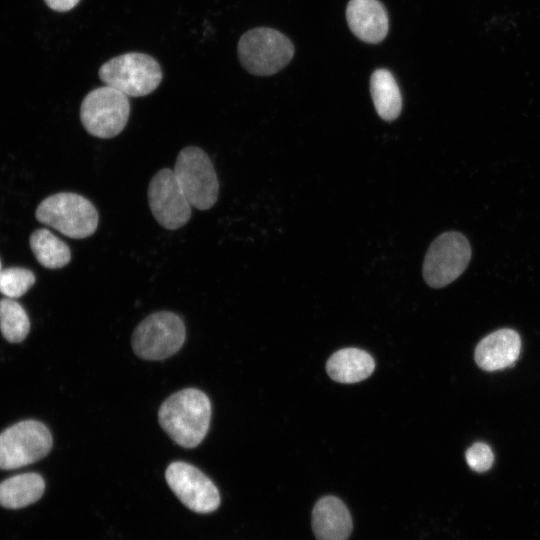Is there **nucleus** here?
Listing matches in <instances>:
<instances>
[{
    "label": "nucleus",
    "instance_id": "1",
    "mask_svg": "<svg viewBox=\"0 0 540 540\" xmlns=\"http://www.w3.org/2000/svg\"><path fill=\"white\" fill-rule=\"evenodd\" d=\"M158 420L175 443L184 448H194L202 442L209 430L210 400L198 389H183L161 404Z\"/></svg>",
    "mask_w": 540,
    "mask_h": 540
},
{
    "label": "nucleus",
    "instance_id": "2",
    "mask_svg": "<svg viewBox=\"0 0 540 540\" xmlns=\"http://www.w3.org/2000/svg\"><path fill=\"white\" fill-rule=\"evenodd\" d=\"M237 53L242 66L249 73L256 76H270L291 61L294 46L281 32L259 27L241 36Z\"/></svg>",
    "mask_w": 540,
    "mask_h": 540
},
{
    "label": "nucleus",
    "instance_id": "3",
    "mask_svg": "<svg viewBox=\"0 0 540 540\" xmlns=\"http://www.w3.org/2000/svg\"><path fill=\"white\" fill-rule=\"evenodd\" d=\"M36 218L73 239L91 236L99 221L98 212L88 199L68 192L44 199L36 210Z\"/></svg>",
    "mask_w": 540,
    "mask_h": 540
},
{
    "label": "nucleus",
    "instance_id": "4",
    "mask_svg": "<svg viewBox=\"0 0 540 540\" xmlns=\"http://www.w3.org/2000/svg\"><path fill=\"white\" fill-rule=\"evenodd\" d=\"M99 77L126 96L140 97L153 92L162 80V70L151 56L130 52L114 57L99 69Z\"/></svg>",
    "mask_w": 540,
    "mask_h": 540
},
{
    "label": "nucleus",
    "instance_id": "5",
    "mask_svg": "<svg viewBox=\"0 0 540 540\" xmlns=\"http://www.w3.org/2000/svg\"><path fill=\"white\" fill-rule=\"evenodd\" d=\"M129 114L128 96L108 85L90 91L80 108L85 130L102 139L118 135L126 126Z\"/></svg>",
    "mask_w": 540,
    "mask_h": 540
},
{
    "label": "nucleus",
    "instance_id": "6",
    "mask_svg": "<svg viewBox=\"0 0 540 540\" xmlns=\"http://www.w3.org/2000/svg\"><path fill=\"white\" fill-rule=\"evenodd\" d=\"M174 174L192 207L210 209L218 199L219 181L209 156L199 147L183 148Z\"/></svg>",
    "mask_w": 540,
    "mask_h": 540
},
{
    "label": "nucleus",
    "instance_id": "7",
    "mask_svg": "<svg viewBox=\"0 0 540 540\" xmlns=\"http://www.w3.org/2000/svg\"><path fill=\"white\" fill-rule=\"evenodd\" d=\"M185 325L175 313L160 311L146 317L132 335L135 354L145 360H163L180 350Z\"/></svg>",
    "mask_w": 540,
    "mask_h": 540
},
{
    "label": "nucleus",
    "instance_id": "8",
    "mask_svg": "<svg viewBox=\"0 0 540 540\" xmlns=\"http://www.w3.org/2000/svg\"><path fill=\"white\" fill-rule=\"evenodd\" d=\"M52 443L51 433L43 423L18 422L0 433V469H17L44 458Z\"/></svg>",
    "mask_w": 540,
    "mask_h": 540
},
{
    "label": "nucleus",
    "instance_id": "9",
    "mask_svg": "<svg viewBox=\"0 0 540 540\" xmlns=\"http://www.w3.org/2000/svg\"><path fill=\"white\" fill-rule=\"evenodd\" d=\"M471 248L467 238L455 231L439 235L430 245L423 263L425 282L433 288L456 280L467 268Z\"/></svg>",
    "mask_w": 540,
    "mask_h": 540
},
{
    "label": "nucleus",
    "instance_id": "10",
    "mask_svg": "<svg viewBox=\"0 0 540 540\" xmlns=\"http://www.w3.org/2000/svg\"><path fill=\"white\" fill-rule=\"evenodd\" d=\"M165 478L171 491L190 510L206 514L220 505V494L210 478L193 465L176 461L166 469Z\"/></svg>",
    "mask_w": 540,
    "mask_h": 540
},
{
    "label": "nucleus",
    "instance_id": "11",
    "mask_svg": "<svg viewBox=\"0 0 540 540\" xmlns=\"http://www.w3.org/2000/svg\"><path fill=\"white\" fill-rule=\"evenodd\" d=\"M147 195L151 212L162 227L175 230L189 221L192 206L173 170L158 171L149 183Z\"/></svg>",
    "mask_w": 540,
    "mask_h": 540
},
{
    "label": "nucleus",
    "instance_id": "12",
    "mask_svg": "<svg viewBox=\"0 0 540 540\" xmlns=\"http://www.w3.org/2000/svg\"><path fill=\"white\" fill-rule=\"evenodd\" d=\"M311 527L316 540H348L353 531V520L340 498L326 495L313 506Z\"/></svg>",
    "mask_w": 540,
    "mask_h": 540
},
{
    "label": "nucleus",
    "instance_id": "13",
    "mask_svg": "<svg viewBox=\"0 0 540 540\" xmlns=\"http://www.w3.org/2000/svg\"><path fill=\"white\" fill-rule=\"evenodd\" d=\"M346 19L352 33L366 43L376 44L387 36L388 14L378 0H350Z\"/></svg>",
    "mask_w": 540,
    "mask_h": 540
},
{
    "label": "nucleus",
    "instance_id": "14",
    "mask_svg": "<svg viewBox=\"0 0 540 540\" xmlns=\"http://www.w3.org/2000/svg\"><path fill=\"white\" fill-rule=\"evenodd\" d=\"M521 339L512 329L504 328L485 336L476 346V364L485 371L513 366L519 357Z\"/></svg>",
    "mask_w": 540,
    "mask_h": 540
},
{
    "label": "nucleus",
    "instance_id": "15",
    "mask_svg": "<svg viewBox=\"0 0 540 540\" xmlns=\"http://www.w3.org/2000/svg\"><path fill=\"white\" fill-rule=\"evenodd\" d=\"M375 368L372 356L358 348L338 350L328 359L326 370L330 378L340 383H356L368 378Z\"/></svg>",
    "mask_w": 540,
    "mask_h": 540
},
{
    "label": "nucleus",
    "instance_id": "16",
    "mask_svg": "<svg viewBox=\"0 0 540 540\" xmlns=\"http://www.w3.org/2000/svg\"><path fill=\"white\" fill-rule=\"evenodd\" d=\"M45 490V482L40 474L23 473L12 476L0 483V506L19 509L38 501Z\"/></svg>",
    "mask_w": 540,
    "mask_h": 540
},
{
    "label": "nucleus",
    "instance_id": "17",
    "mask_svg": "<svg viewBox=\"0 0 540 540\" xmlns=\"http://www.w3.org/2000/svg\"><path fill=\"white\" fill-rule=\"evenodd\" d=\"M370 92L377 114L385 121L395 120L402 110V96L393 74L375 70L370 78Z\"/></svg>",
    "mask_w": 540,
    "mask_h": 540
},
{
    "label": "nucleus",
    "instance_id": "18",
    "mask_svg": "<svg viewBox=\"0 0 540 540\" xmlns=\"http://www.w3.org/2000/svg\"><path fill=\"white\" fill-rule=\"evenodd\" d=\"M30 246L37 261L46 268L58 269L70 262L67 244L47 229L35 230L30 236Z\"/></svg>",
    "mask_w": 540,
    "mask_h": 540
},
{
    "label": "nucleus",
    "instance_id": "19",
    "mask_svg": "<svg viewBox=\"0 0 540 540\" xmlns=\"http://www.w3.org/2000/svg\"><path fill=\"white\" fill-rule=\"evenodd\" d=\"M0 330L3 337L11 343L22 342L30 330L26 311L11 298L0 300Z\"/></svg>",
    "mask_w": 540,
    "mask_h": 540
},
{
    "label": "nucleus",
    "instance_id": "20",
    "mask_svg": "<svg viewBox=\"0 0 540 540\" xmlns=\"http://www.w3.org/2000/svg\"><path fill=\"white\" fill-rule=\"evenodd\" d=\"M34 283L35 276L28 269L12 267L0 271V293L7 298L24 295Z\"/></svg>",
    "mask_w": 540,
    "mask_h": 540
},
{
    "label": "nucleus",
    "instance_id": "21",
    "mask_svg": "<svg viewBox=\"0 0 540 540\" xmlns=\"http://www.w3.org/2000/svg\"><path fill=\"white\" fill-rule=\"evenodd\" d=\"M465 458L468 466L479 473L489 470L494 461L491 448L483 442H476L470 446L466 450Z\"/></svg>",
    "mask_w": 540,
    "mask_h": 540
},
{
    "label": "nucleus",
    "instance_id": "22",
    "mask_svg": "<svg viewBox=\"0 0 540 540\" xmlns=\"http://www.w3.org/2000/svg\"><path fill=\"white\" fill-rule=\"evenodd\" d=\"M80 0H45L46 4L53 10L65 12L74 8Z\"/></svg>",
    "mask_w": 540,
    "mask_h": 540
},
{
    "label": "nucleus",
    "instance_id": "23",
    "mask_svg": "<svg viewBox=\"0 0 540 540\" xmlns=\"http://www.w3.org/2000/svg\"><path fill=\"white\" fill-rule=\"evenodd\" d=\"M2 270L1 260H0V271Z\"/></svg>",
    "mask_w": 540,
    "mask_h": 540
}]
</instances>
